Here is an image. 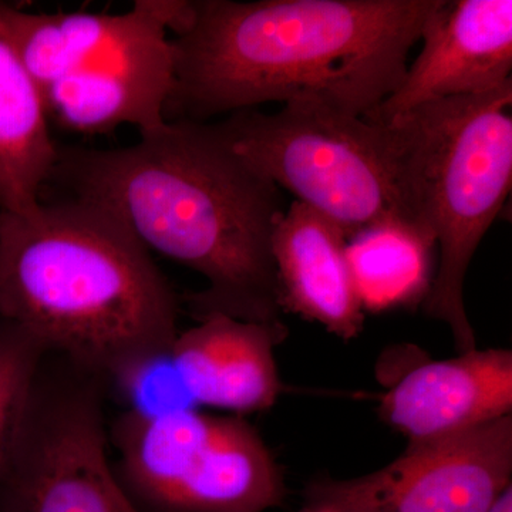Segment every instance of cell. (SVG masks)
Wrapping results in <instances>:
<instances>
[{"mask_svg":"<svg viewBox=\"0 0 512 512\" xmlns=\"http://www.w3.org/2000/svg\"><path fill=\"white\" fill-rule=\"evenodd\" d=\"M50 183L109 210L148 249L204 276L187 305L285 326L272 234L281 190L248 167L215 123L165 121L128 147L59 146Z\"/></svg>","mask_w":512,"mask_h":512,"instance_id":"cell-1","label":"cell"},{"mask_svg":"<svg viewBox=\"0 0 512 512\" xmlns=\"http://www.w3.org/2000/svg\"><path fill=\"white\" fill-rule=\"evenodd\" d=\"M439 0H194L170 39L165 120L208 123L265 103L365 117L396 92Z\"/></svg>","mask_w":512,"mask_h":512,"instance_id":"cell-2","label":"cell"},{"mask_svg":"<svg viewBox=\"0 0 512 512\" xmlns=\"http://www.w3.org/2000/svg\"><path fill=\"white\" fill-rule=\"evenodd\" d=\"M178 315L151 252L101 205L63 197L0 211V319L47 355L123 389L168 355Z\"/></svg>","mask_w":512,"mask_h":512,"instance_id":"cell-3","label":"cell"},{"mask_svg":"<svg viewBox=\"0 0 512 512\" xmlns=\"http://www.w3.org/2000/svg\"><path fill=\"white\" fill-rule=\"evenodd\" d=\"M511 106L512 80L380 123L407 218L439 248L424 313L446 323L460 353L477 349L464 306L468 266L511 191Z\"/></svg>","mask_w":512,"mask_h":512,"instance_id":"cell-4","label":"cell"},{"mask_svg":"<svg viewBox=\"0 0 512 512\" xmlns=\"http://www.w3.org/2000/svg\"><path fill=\"white\" fill-rule=\"evenodd\" d=\"M215 126L248 167L279 190L292 192L348 239L382 225L413 228L383 124L291 103L276 113L237 111Z\"/></svg>","mask_w":512,"mask_h":512,"instance_id":"cell-5","label":"cell"},{"mask_svg":"<svg viewBox=\"0 0 512 512\" xmlns=\"http://www.w3.org/2000/svg\"><path fill=\"white\" fill-rule=\"evenodd\" d=\"M120 481L146 512H265L284 473L247 420L194 409L127 410L113 427Z\"/></svg>","mask_w":512,"mask_h":512,"instance_id":"cell-6","label":"cell"},{"mask_svg":"<svg viewBox=\"0 0 512 512\" xmlns=\"http://www.w3.org/2000/svg\"><path fill=\"white\" fill-rule=\"evenodd\" d=\"M67 369L49 372L43 360L0 480V512H146L107 458L103 382L69 362Z\"/></svg>","mask_w":512,"mask_h":512,"instance_id":"cell-7","label":"cell"},{"mask_svg":"<svg viewBox=\"0 0 512 512\" xmlns=\"http://www.w3.org/2000/svg\"><path fill=\"white\" fill-rule=\"evenodd\" d=\"M512 417L409 443L375 473L313 481L306 504L338 512H488L511 485Z\"/></svg>","mask_w":512,"mask_h":512,"instance_id":"cell-8","label":"cell"},{"mask_svg":"<svg viewBox=\"0 0 512 512\" xmlns=\"http://www.w3.org/2000/svg\"><path fill=\"white\" fill-rule=\"evenodd\" d=\"M154 0L107 15L99 43L45 93L50 119L74 133H140L165 123L174 82L173 49Z\"/></svg>","mask_w":512,"mask_h":512,"instance_id":"cell-9","label":"cell"},{"mask_svg":"<svg viewBox=\"0 0 512 512\" xmlns=\"http://www.w3.org/2000/svg\"><path fill=\"white\" fill-rule=\"evenodd\" d=\"M420 55L366 119L383 123L431 101L478 96L511 82V0H439Z\"/></svg>","mask_w":512,"mask_h":512,"instance_id":"cell-10","label":"cell"},{"mask_svg":"<svg viewBox=\"0 0 512 512\" xmlns=\"http://www.w3.org/2000/svg\"><path fill=\"white\" fill-rule=\"evenodd\" d=\"M512 352L470 350L421 363L383 394L379 416L409 443L456 436L511 416Z\"/></svg>","mask_w":512,"mask_h":512,"instance_id":"cell-11","label":"cell"},{"mask_svg":"<svg viewBox=\"0 0 512 512\" xmlns=\"http://www.w3.org/2000/svg\"><path fill=\"white\" fill-rule=\"evenodd\" d=\"M197 322L178 333L167 355L185 396L237 414L271 409L282 392L274 349L288 328L225 315Z\"/></svg>","mask_w":512,"mask_h":512,"instance_id":"cell-12","label":"cell"},{"mask_svg":"<svg viewBox=\"0 0 512 512\" xmlns=\"http://www.w3.org/2000/svg\"><path fill=\"white\" fill-rule=\"evenodd\" d=\"M349 239L328 218L293 201L272 234L284 312L318 322L349 342L365 325L348 258Z\"/></svg>","mask_w":512,"mask_h":512,"instance_id":"cell-13","label":"cell"},{"mask_svg":"<svg viewBox=\"0 0 512 512\" xmlns=\"http://www.w3.org/2000/svg\"><path fill=\"white\" fill-rule=\"evenodd\" d=\"M49 124L45 96L0 16V211L29 214L42 202L59 157Z\"/></svg>","mask_w":512,"mask_h":512,"instance_id":"cell-14","label":"cell"},{"mask_svg":"<svg viewBox=\"0 0 512 512\" xmlns=\"http://www.w3.org/2000/svg\"><path fill=\"white\" fill-rule=\"evenodd\" d=\"M434 244L416 229L389 224L350 239L348 258L363 309L380 312L423 302L430 291Z\"/></svg>","mask_w":512,"mask_h":512,"instance_id":"cell-15","label":"cell"},{"mask_svg":"<svg viewBox=\"0 0 512 512\" xmlns=\"http://www.w3.org/2000/svg\"><path fill=\"white\" fill-rule=\"evenodd\" d=\"M45 346L15 323L0 319V480L18 448Z\"/></svg>","mask_w":512,"mask_h":512,"instance_id":"cell-16","label":"cell"},{"mask_svg":"<svg viewBox=\"0 0 512 512\" xmlns=\"http://www.w3.org/2000/svg\"><path fill=\"white\" fill-rule=\"evenodd\" d=\"M0 16L20 62L43 96L72 69L59 13H32L0 3Z\"/></svg>","mask_w":512,"mask_h":512,"instance_id":"cell-17","label":"cell"},{"mask_svg":"<svg viewBox=\"0 0 512 512\" xmlns=\"http://www.w3.org/2000/svg\"><path fill=\"white\" fill-rule=\"evenodd\" d=\"M488 512H512V487L507 488L497 501L493 504V507Z\"/></svg>","mask_w":512,"mask_h":512,"instance_id":"cell-18","label":"cell"},{"mask_svg":"<svg viewBox=\"0 0 512 512\" xmlns=\"http://www.w3.org/2000/svg\"><path fill=\"white\" fill-rule=\"evenodd\" d=\"M301 512H338L332 510V508L326 507V505L319 504H306V507L303 508Z\"/></svg>","mask_w":512,"mask_h":512,"instance_id":"cell-19","label":"cell"}]
</instances>
